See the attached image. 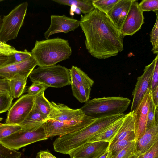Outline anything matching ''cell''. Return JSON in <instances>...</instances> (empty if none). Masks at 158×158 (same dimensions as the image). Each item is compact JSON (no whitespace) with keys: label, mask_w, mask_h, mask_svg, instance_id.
I'll return each instance as SVG.
<instances>
[{"label":"cell","mask_w":158,"mask_h":158,"mask_svg":"<svg viewBox=\"0 0 158 158\" xmlns=\"http://www.w3.org/2000/svg\"><path fill=\"white\" fill-rule=\"evenodd\" d=\"M43 90L35 96L34 106L46 118L50 111V102L45 98Z\"/></svg>","instance_id":"484cf974"},{"label":"cell","mask_w":158,"mask_h":158,"mask_svg":"<svg viewBox=\"0 0 158 158\" xmlns=\"http://www.w3.org/2000/svg\"><path fill=\"white\" fill-rule=\"evenodd\" d=\"M27 79L19 78L9 80L11 95L13 98L20 97L24 93L27 84Z\"/></svg>","instance_id":"d4e9b609"},{"label":"cell","mask_w":158,"mask_h":158,"mask_svg":"<svg viewBox=\"0 0 158 158\" xmlns=\"http://www.w3.org/2000/svg\"><path fill=\"white\" fill-rule=\"evenodd\" d=\"M137 152L136 142L133 140L117 154L113 158H129Z\"/></svg>","instance_id":"f1b7e54d"},{"label":"cell","mask_w":158,"mask_h":158,"mask_svg":"<svg viewBox=\"0 0 158 158\" xmlns=\"http://www.w3.org/2000/svg\"><path fill=\"white\" fill-rule=\"evenodd\" d=\"M158 107L155 106L151 99L148 114L146 129L158 124V122H156L155 119L156 111Z\"/></svg>","instance_id":"d590c367"},{"label":"cell","mask_w":158,"mask_h":158,"mask_svg":"<svg viewBox=\"0 0 158 158\" xmlns=\"http://www.w3.org/2000/svg\"><path fill=\"white\" fill-rule=\"evenodd\" d=\"M123 114L96 118L82 129L59 136L54 141V149L60 153L68 154L71 151L87 143L93 137L113 123L123 117Z\"/></svg>","instance_id":"7a4b0ae2"},{"label":"cell","mask_w":158,"mask_h":158,"mask_svg":"<svg viewBox=\"0 0 158 158\" xmlns=\"http://www.w3.org/2000/svg\"><path fill=\"white\" fill-rule=\"evenodd\" d=\"M35 158H57L48 151L41 150L36 155Z\"/></svg>","instance_id":"b9f144b4"},{"label":"cell","mask_w":158,"mask_h":158,"mask_svg":"<svg viewBox=\"0 0 158 158\" xmlns=\"http://www.w3.org/2000/svg\"><path fill=\"white\" fill-rule=\"evenodd\" d=\"M46 118L34 106L26 118L19 125L24 130L31 129L37 127L44 122Z\"/></svg>","instance_id":"44dd1931"},{"label":"cell","mask_w":158,"mask_h":158,"mask_svg":"<svg viewBox=\"0 0 158 158\" xmlns=\"http://www.w3.org/2000/svg\"><path fill=\"white\" fill-rule=\"evenodd\" d=\"M21 153L10 149L0 142V158H20Z\"/></svg>","instance_id":"d6a6232c"},{"label":"cell","mask_w":158,"mask_h":158,"mask_svg":"<svg viewBox=\"0 0 158 158\" xmlns=\"http://www.w3.org/2000/svg\"><path fill=\"white\" fill-rule=\"evenodd\" d=\"M81 12V11L80 10V9L78 8L77 7L74 13H76L77 14L79 15L80 14Z\"/></svg>","instance_id":"c3c4849f"},{"label":"cell","mask_w":158,"mask_h":158,"mask_svg":"<svg viewBox=\"0 0 158 158\" xmlns=\"http://www.w3.org/2000/svg\"><path fill=\"white\" fill-rule=\"evenodd\" d=\"M156 59V57L150 64L145 67L143 73L137 78V82L132 93L133 99L130 112L135 110L149 88Z\"/></svg>","instance_id":"4fadbf2b"},{"label":"cell","mask_w":158,"mask_h":158,"mask_svg":"<svg viewBox=\"0 0 158 158\" xmlns=\"http://www.w3.org/2000/svg\"><path fill=\"white\" fill-rule=\"evenodd\" d=\"M119 0H93L95 8L107 14Z\"/></svg>","instance_id":"83f0119b"},{"label":"cell","mask_w":158,"mask_h":158,"mask_svg":"<svg viewBox=\"0 0 158 158\" xmlns=\"http://www.w3.org/2000/svg\"><path fill=\"white\" fill-rule=\"evenodd\" d=\"M27 130L21 129L5 138L0 139V142L7 147L18 150L22 147L34 143L48 139L44 126Z\"/></svg>","instance_id":"52a82bcc"},{"label":"cell","mask_w":158,"mask_h":158,"mask_svg":"<svg viewBox=\"0 0 158 158\" xmlns=\"http://www.w3.org/2000/svg\"><path fill=\"white\" fill-rule=\"evenodd\" d=\"M80 21L85 37L86 48L93 57L107 59L123 50L124 37L106 14L95 8L81 15Z\"/></svg>","instance_id":"6da1fadb"},{"label":"cell","mask_w":158,"mask_h":158,"mask_svg":"<svg viewBox=\"0 0 158 158\" xmlns=\"http://www.w3.org/2000/svg\"><path fill=\"white\" fill-rule=\"evenodd\" d=\"M48 87L42 83L38 82H32L27 89L28 94L35 96L43 90H45Z\"/></svg>","instance_id":"74e56055"},{"label":"cell","mask_w":158,"mask_h":158,"mask_svg":"<svg viewBox=\"0 0 158 158\" xmlns=\"http://www.w3.org/2000/svg\"><path fill=\"white\" fill-rule=\"evenodd\" d=\"M80 24L79 20L68 17L64 15L62 16L52 15L50 26L44 35L47 39L50 35L55 34L73 31L80 26Z\"/></svg>","instance_id":"9a60e30c"},{"label":"cell","mask_w":158,"mask_h":158,"mask_svg":"<svg viewBox=\"0 0 158 158\" xmlns=\"http://www.w3.org/2000/svg\"><path fill=\"white\" fill-rule=\"evenodd\" d=\"M7 93L10 94L9 80L6 79L0 80V95Z\"/></svg>","instance_id":"60d3db41"},{"label":"cell","mask_w":158,"mask_h":158,"mask_svg":"<svg viewBox=\"0 0 158 158\" xmlns=\"http://www.w3.org/2000/svg\"><path fill=\"white\" fill-rule=\"evenodd\" d=\"M37 65L36 61L31 56L21 62L0 68V76L9 80L19 78L27 79Z\"/></svg>","instance_id":"30bf717a"},{"label":"cell","mask_w":158,"mask_h":158,"mask_svg":"<svg viewBox=\"0 0 158 158\" xmlns=\"http://www.w3.org/2000/svg\"><path fill=\"white\" fill-rule=\"evenodd\" d=\"M113 156L114 155L112 152L111 151H110L108 155L106 158H113Z\"/></svg>","instance_id":"681fc988"},{"label":"cell","mask_w":158,"mask_h":158,"mask_svg":"<svg viewBox=\"0 0 158 158\" xmlns=\"http://www.w3.org/2000/svg\"><path fill=\"white\" fill-rule=\"evenodd\" d=\"M135 114L134 111L124 115L123 122L109 146L123 139L133 132H135Z\"/></svg>","instance_id":"d6986e66"},{"label":"cell","mask_w":158,"mask_h":158,"mask_svg":"<svg viewBox=\"0 0 158 158\" xmlns=\"http://www.w3.org/2000/svg\"><path fill=\"white\" fill-rule=\"evenodd\" d=\"M77 7L74 5H72L70 6V14L72 16L74 15V13Z\"/></svg>","instance_id":"bcb514c9"},{"label":"cell","mask_w":158,"mask_h":158,"mask_svg":"<svg viewBox=\"0 0 158 158\" xmlns=\"http://www.w3.org/2000/svg\"><path fill=\"white\" fill-rule=\"evenodd\" d=\"M139 158H158V142L141 155Z\"/></svg>","instance_id":"ab89813d"},{"label":"cell","mask_w":158,"mask_h":158,"mask_svg":"<svg viewBox=\"0 0 158 158\" xmlns=\"http://www.w3.org/2000/svg\"><path fill=\"white\" fill-rule=\"evenodd\" d=\"M136 142L137 151L142 155L158 142V124L146 129Z\"/></svg>","instance_id":"ac0fdd59"},{"label":"cell","mask_w":158,"mask_h":158,"mask_svg":"<svg viewBox=\"0 0 158 158\" xmlns=\"http://www.w3.org/2000/svg\"><path fill=\"white\" fill-rule=\"evenodd\" d=\"M151 99L156 107H158V85L150 92Z\"/></svg>","instance_id":"7bdbcfd3"},{"label":"cell","mask_w":158,"mask_h":158,"mask_svg":"<svg viewBox=\"0 0 158 158\" xmlns=\"http://www.w3.org/2000/svg\"><path fill=\"white\" fill-rule=\"evenodd\" d=\"M52 1L60 4L70 6L74 5L85 14L90 13L95 8L92 3L93 0H53Z\"/></svg>","instance_id":"603a6c76"},{"label":"cell","mask_w":158,"mask_h":158,"mask_svg":"<svg viewBox=\"0 0 158 158\" xmlns=\"http://www.w3.org/2000/svg\"><path fill=\"white\" fill-rule=\"evenodd\" d=\"M29 77L32 82H39L48 87L61 88L70 84L69 69L60 65L39 66Z\"/></svg>","instance_id":"5b68a950"},{"label":"cell","mask_w":158,"mask_h":158,"mask_svg":"<svg viewBox=\"0 0 158 158\" xmlns=\"http://www.w3.org/2000/svg\"><path fill=\"white\" fill-rule=\"evenodd\" d=\"M138 5L143 12L150 11L155 12L158 10V0H143Z\"/></svg>","instance_id":"836d02e7"},{"label":"cell","mask_w":158,"mask_h":158,"mask_svg":"<svg viewBox=\"0 0 158 158\" xmlns=\"http://www.w3.org/2000/svg\"><path fill=\"white\" fill-rule=\"evenodd\" d=\"M35 96L27 94L22 96L11 106L5 124L19 125L27 117L34 105Z\"/></svg>","instance_id":"9c48e42d"},{"label":"cell","mask_w":158,"mask_h":158,"mask_svg":"<svg viewBox=\"0 0 158 158\" xmlns=\"http://www.w3.org/2000/svg\"><path fill=\"white\" fill-rule=\"evenodd\" d=\"M22 128L19 125L2 124L0 126V139L8 137Z\"/></svg>","instance_id":"4dcf8cb0"},{"label":"cell","mask_w":158,"mask_h":158,"mask_svg":"<svg viewBox=\"0 0 158 158\" xmlns=\"http://www.w3.org/2000/svg\"><path fill=\"white\" fill-rule=\"evenodd\" d=\"M5 78H4L3 77H2L0 76V80H2V79H4Z\"/></svg>","instance_id":"f5cc1de1"},{"label":"cell","mask_w":158,"mask_h":158,"mask_svg":"<svg viewBox=\"0 0 158 158\" xmlns=\"http://www.w3.org/2000/svg\"><path fill=\"white\" fill-rule=\"evenodd\" d=\"M9 60V56H0V68L6 65Z\"/></svg>","instance_id":"ee69618b"},{"label":"cell","mask_w":158,"mask_h":158,"mask_svg":"<svg viewBox=\"0 0 158 158\" xmlns=\"http://www.w3.org/2000/svg\"><path fill=\"white\" fill-rule=\"evenodd\" d=\"M3 119V118L0 117V122L2 121ZM2 123H0V126L2 125Z\"/></svg>","instance_id":"816d5d0a"},{"label":"cell","mask_w":158,"mask_h":158,"mask_svg":"<svg viewBox=\"0 0 158 158\" xmlns=\"http://www.w3.org/2000/svg\"><path fill=\"white\" fill-rule=\"evenodd\" d=\"M134 0H119L107 14L116 27L120 32L122 25Z\"/></svg>","instance_id":"e0dca14e"},{"label":"cell","mask_w":158,"mask_h":158,"mask_svg":"<svg viewBox=\"0 0 158 158\" xmlns=\"http://www.w3.org/2000/svg\"><path fill=\"white\" fill-rule=\"evenodd\" d=\"M156 59L154 68L152 73L149 86L150 92L158 85V55L156 57Z\"/></svg>","instance_id":"f35d334b"},{"label":"cell","mask_w":158,"mask_h":158,"mask_svg":"<svg viewBox=\"0 0 158 158\" xmlns=\"http://www.w3.org/2000/svg\"><path fill=\"white\" fill-rule=\"evenodd\" d=\"M3 1V0H0V2Z\"/></svg>","instance_id":"db71d44e"},{"label":"cell","mask_w":158,"mask_h":158,"mask_svg":"<svg viewBox=\"0 0 158 158\" xmlns=\"http://www.w3.org/2000/svg\"><path fill=\"white\" fill-rule=\"evenodd\" d=\"M109 146L104 141L87 142L70 152V158H97Z\"/></svg>","instance_id":"2e32d148"},{"label":"cell","mask_w":158,"mask_h":158,"mask_svg":"<svg viewBox=\"0 0 158 158\" xmlns=\"http://www.w3.org/2000/svg\"><path fill=\"white\" fill-rule=\"evenodd\" d=\"M124 117L113 123L92 138L88 142L104 141L108 142L109 144L120 128L123 122Z\"/></svg>","instance_id":"ffe728a7"},{"label":"cell","mask_w":158,"mask_h":158,"mask_svg":"<svg viewBox=\"0 0 158 158\" xmlns=\"http://www.w3.org/2000/svg\"><path fill=\"white\" fill-rule=\"evenodd\" d=\"M156 19L155 24L151 31L150 41L152 46V51L154 54L158 53V11L155 12Z\"/></svg>","instance_id":"f546056e"},{"label":"cell","mask_w":158,"mask_h":158,"mask_svg":"<svg viewBox=\"0 0 158 158\" xmlns=\"http://www.w3.org/2000/svg\"><path fill=\"white\" fill-rule=\"evenodd\" d=\"M22 52L0 40V56H9Z\"/></svg>","instance_id":"8d00e7d4"},{"label":"cell","mask_w":158,"mask_h":158,"mask_svg":"<svg viewBox=\"0 0 158 158\" xmlns=\"http://www.w3.org/2000/svg\"><path fill=\"white\" fill-rule=\"evenodd\" d=\"M69 71L70 75L73 76L80 84L89 88H91L93 86L94 81L80 68L72 66Z\"/></svg>","instance_id":"cb8c5ba5"},{"label":"cell","mask_w":158,"mask_h":158,"mask_svg":"<svg viewBox=\"0 0 158 158\" xmlns=\"http://www.w3.org/2000/svg\"><path fill=\"white\" fill-rule=\"evenodd\" d=\"M109 146L106 150L102 153L97 158H106L109 153Z\"/></svg>","instance_id":"f6af8a7d"},{"label":"cell","mask_w":158,"mask_h":158,"mask_svg":"<svg viewBox=\"0 0 158 158\" xmlns=\"http://www.w3.org/2000/svg\"><path fill=\"white\" fill-rule=\"evenodd\" d=\"M68 40L59 37L36 41L31 52L39 66H48L68 59L72 54Z\"/></svg>","instance_id":"3957f363"},{"label":"cell","mask_w":158,"mask_h":158,"mask_svg":"<svg viewBox=\"0 0 158 158\" xmlns=\"http://www.w3.org/2000/svg\"><path fill=\"white\" fill-rule=\"evenodd\" d=\"M138 5L137 1L134 0L122 25L120 32L124 37L132 35L141 28L144 23L143 12Z\"/></svg>","instance_id":"7c38bea8"},{"label":"cell","mask_w":158,"mask_h":158,"mask_svg":"<svg viewBox=\"0 0 158 158\" xmlns=\"http://www.w3.org/2000/svg\"><path fill=\"white\" fill-rule=\"evenodd\" d=\"M50 113L45 121L53 120L60 122H79L85 116L80 108L72 109L61 103L50 102Z\"/></svg>","instance_id":"8fae6325"},{"label":"cell","mask_w":158,"mask_h":158,"mask_svg":"<svg viewBox=\"0 0 158 158\" xmlns=\"http://www.w3.org/2000/svg\"><path fill=\"white\" fill-rule=\"evenodd\" d=\"M13 98L10 93L0 95V114L9 110L11 106Z\"/></svg>","instance_id":"1f68e13d"},{"label":"cell","mask_w":158,"mask_h":158,"mask_svg":"<svg viewBox=\"0 0 158 158\" xmlns=\"http://www.w3.org/2000/svg\"><path fill=\"white\" fill-rule=\"evenodd\" d=\"M151 99L150 92L148 89L134 111L135 127V140L136 142L143 134L146 130L148 114Z\"/></svg>","instance_id":"5bb4252c"},{"label":"cell","mask_w":158,"mask_h":158,"mask_svg":"<svg viewBox=\"0 0 158 158\" xmlns=\"http://www.w3.org/2000/svg\"><path fill=\"white\" fill-rule=\"evenodd\" d=\"M141 155L139 152L137 151V152L131 156L129 158H139Z\"/></svg>","instance_id":"7dc6e473"},{"label":"cell","mask_w":158,"mask_h":158,"mask_svg":"<svg viewBox=\"0 0 158 158\" xmlns=\"http://www.w3.org/2000/svg\"><path fill=\"white\" fill-rule=\"evenodd\" d=\"M130 102L127 98L103 97L88 100L80 109L85 115L96 119L123 114Z\"/></svg>","instance_id":"277c9868"},{"label":"cell","mask_w":158,"mask_h":158,"mask_svg":"<svg viewBox=\"0 0 158 158\" xmlns=\"http://www.w3.org/2000/svg\"><path fill=\"white\" fill-rule=\"evenodd\" d=\"M31 56H32L31 52L26 49H25L21 52L9 56V60L6 65L21 62Z\"/></svg>","instance_id":"e575fe53"},{"label":"cell","mask_w":158,"mask_h":158,"mask_svg":"<svg viewBox=\"0 0 158 158\" xmlns=\"http://www.w3.org/2000/svg\"><path fill=\"white\" fill-rule=\"evenodd\" d=\"M28 2H24L15 7L2 19L0 28V40L6 43L15 39L23 24Z\"/></svg>","instance_id":"8992f818"},{"label":"cell","mask_w":158,"mask_h":158,"mask_svg":"<svg viewBox=\"0 0 158 158\" xmlns=\"http://www.w3.org/2000/svg\"><path fill=\"white\" fill-rule=\"evenodd\" d=\"M2 23V19L1 18V16H0V28L1 27Z\"/></svg>","instance_id":"f907efd6"},{"label":"cell","mask_w":158,"mask_h":158,"mask_svg":"<svg viewBox=\"0 0 158 158\" xmlns=\"http://www.w3.org/2000/svg\"><path fill=\"white\" fill-rule=\"evenodd\" d=\"M95 119L85 116L79 122H60L53 120L44 121V126L47 137L62 136L78 131L88 125Z\"/></svg>","instance_id":"ba28073f"},{"label":"cell","mask_w":158,"mask_h":158,"mask_svg":"<svg viewBox=\"0 0 158 158\" xmlns=\"http://www.w3.org/2000/svg\"><path fill=\"white\" fill-rule=\"evenodd\" d=\"M135 132H133L116 143L109 146V150L114 155L117 154L126 147L130 142L135 140Z\"/></svg>","instance_id":"4316f807"},{"label":"cell","mask_w":158,"mask_h":158,"mask_svg":"<svg viewBox=\"0 0 158 158\" xmlns=\"http://www.w3.org/2000/svg\"><path fill=\"white\" fill-rule=\"evenodd\" d=\"M70 85L73 95L80 102H86L89 100L91 88L80 84L72 75H70Z\"/></svg>","instance_id":"7402d4cb"}]
</instances>
